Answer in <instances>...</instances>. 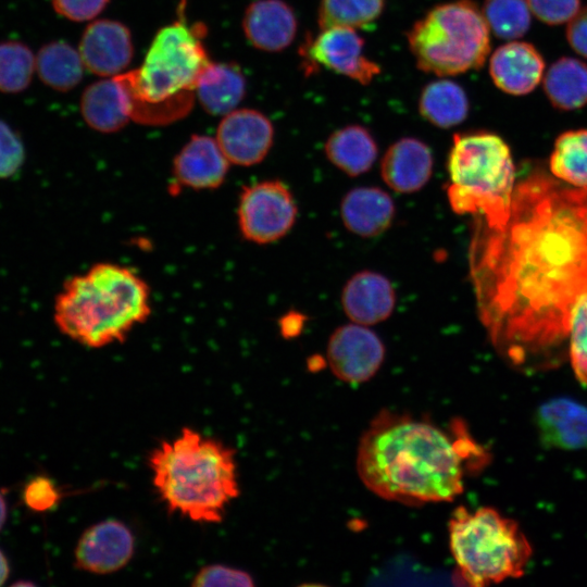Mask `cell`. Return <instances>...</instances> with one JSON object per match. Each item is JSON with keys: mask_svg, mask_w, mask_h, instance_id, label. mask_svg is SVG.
I'll use <instances>...</instances> for the list:
<instances>
[{"mask_svg": "<svg viewBox=\"0 0 587 587\" xmlns=\"http://www.w3.org/2000/svg\"><path fill=\"white\" fill-rule=\"evenodd\" d=\"M36 72V55L18 40L0 41V92L18 93L27 89Z\"/></svg>", "mask_w": 587, "mask_h": 587, "instance_id": "cell-30", "label": "cell"}, {"mask_svg": "<svg viewBox=\"0 0 587 587\" xmlns=\"http://www.w3.org/2000/svg\"><path fill=\"white\" fill-rule=\"evenodd\" d=\"M78 51L89 72L102 77L116 76L133 59L130 32L117 21H95L85 28Z\"/></svg>", "mask_w": 587, "mask_h": 587, "instance_id": "cell-14", "label": "cell"}, {"mask_svg": "<svg viewBox=\"0 0 587 587\" xmlns=\"http://www.w3.org/2000/svg\"><path fill=\"white\" fill-rule=\"evenodd\" d=\"M417 108L421 116L432 125L450 128L467 117L470 102L465 90L459 84L441 77L424 86Z\"/></svg>", "mask_w": 587, "mask_h": 587, "instance_id": "cell-25", "label": "cell"}, {"mask_svg": "<svg viewBox=\"0 0 587 587\" xmlns=\"http://www.w3.org/2000/svg\"><path fill=\"white\" fill-rule=\"evenodd\" d=\"M447 190L458 214L480 213L486 227L500 230L510 216L515 168L511 150L497 134L475 130L453 136Z\"/></svg>", "mask_w": 587, "mask_h": 587, "instance_id": "cell-6", "label": "cell"}, {"mask_svg": "<svg viewBox=\"0 0 587 587\" xmlns=\"http://www.w3.org/2000/svg\"><path fill=\"white\" fill-rule=\"evenodd\" d=\"M8 515V505L3 491L0 489V532L3 528Z\"/></svg>", "mask_w": 587, "mask_h": 587, "instance_id": "cell-40", "label": "cell"}, {"mask_svg": "<svg viewBox=\"0 0 587 587\" xmlns=\"http://www.w3.org/2000/svg\"><path fill=\"white\" fill-rule=\"evenodd\" d=\"M84 121L92 129L110 134L130 120L124 90L115 76L89 85L80 98Z\"/></svg>", "mask_w": 587, "mask_h": 587, "instance_id": "cell-22", "label": "cell"}, {"mask_svg": "<svg viewBox=\"0 0 587 587\" xmlns=\"http://www.w3.org/2000/svg\"><path fill=\"white\" fill-rule=\"evenodd\" d=\"M385 0H320L317 24L329 27L363 28L383 14Z\"/></svg>", "mask_w": 587, "mask_h": 587, "instance_id": "cell-29", "label": "cell"}, {"mask_svg": "<svg viewBox=\"0 0 587 587\" xmlns=\"http://www.w3.org/2000/svg\"><path fill=\"white\" fill-rule=\"evenodd\" d=\"M390 196L377 187H358L342 198L340 215L345 227L361 237H375L389 228L395 217Z\"/></svg>", "mask_w": 587, "mask_h": 587, "instance_id": "cell-21", "label": "cell"}, {"mask_svg": "<svg viewBox=\"0 0 587 587\" xmlns=\"http://www.w3.org/2000/svg\"><path fill=\"white\" fill-rule=\"evenodd\" d=\"M25 161V147L20 135L0 120V179L14 176Z\"/></svg>", "mask_w": 587, "mask_h": 587, "instance_id": "cell-35", "label": "cell"}, {"mask_svg": "<svg viewBox=\"0 0 587 587\" xmlns=\"http://www.w3.org/2000/svg\"><path fill=\"white\" fill-rule=\"evenodd\" d=\"M482 11L490 32L498 38L514 40L530 27L527 0H485Z\"/></svg>", "mask_w": 587, "mask_h": 587, "instance_id": "cell-31", "label": "cell"}, {"mask_svg": "<svg viewBox=\"0 0 587 587\" xmlns=\"http://www.w3.org/2000/svg\"><path fill=\"white\" fill-rule=\"evenodd\" d=\"M229 164L215 138L193 135L176 154L173 176L182 187L212 190L225 182Z\"/></svg>", "mask_w": 587, "mask_h": 587, "instance_id": "cell-16", "label": "cell"}, {"mask_svg": "<svg viewBox=\"0 0 587 587\" xmlns=\"http://www.w3.org/2000/svg\"><path fill=\"white\" fill-rule=\"evenodd\" d=\"M215 139L230 164L251 166L263 161L271 150L274 127L260 111L235 109L220 122Z\"/></svg>", "mask_w": 587, "mask_h": 587, "instance_id": "cell-13", "label": "cell"}, {"mask_svg": "<svg viewBox=\"0 0 587 587\" xmlns=\"http://www.w3.org/2000/svg\"><path fill=\"white\" fill-rule=\"evenodd\" d=\"M193 587H252L253 577L247 571L225 564H209L192 577Z\"/></svg>", "mask_w": 587, "mask_h": 587, "instance_id": "cell-33", "label": "cell"}, {"mask_svg": "<svg viewBox=\"0 0 587 587\" xmlns=\"http://www.w3.org/2000/svg\"><path fill=\"white\" fill-rule=\"evenodd\" d=\"M238 227L241 236L257 245L285 237L297 217V205L289 188L268 179L245 187L238 201Z\"/></svg>", "mask_w": 587, "mask_h": 587, "instance_id": "cell-9", "label": "cell"}, {"mask_svg": "<svg viewBox=\"0 0 587 587\" xmlns=\"http://www.w3.org/2000/svg\"><path fill=\"white\" fill-rule=\"evenodd\" d=\"M405 36L416 66L440 77L477 70L490 52V29L473 0L433 7Z\"/></svg>", "mask_w": 587, "mask_h": 587, "instance_id": "cell-8", "label": "cell"}, {"mask_svg": "<svg viewBox=\"0 0 587 587\" xmlns=\"http://www.w3.org/2000/svg\"><path fill=\"white\" fill-rule=\"evenodd\" d=\"M246 93V79L240 68L230 63L210 62L201 73L196 97L213 115H225L239 104Z\"/></svg>", "mask_w": 587, "mask_h": 587, "instance_id": "cell-23", "label": "cell"}, {"mask_svg": "<svg viewBox=\"0 0 587 587\" xmlns=\"http://www.w3.org/2000/svg\"><path fill=\"white\" fill-rule=\"evenodd\" d=\"M299 55L307 76L326 68L369 85L380 74L379 64L366 57L364 39L354 28H323L315 37L308 34Z\"/></svg>", "mask_w": 587, "mask_h": 587, "instance_id": "cell-10", "label": "cell"}, {"mask_svg": "<svg viewBox=\"0 0 587 587\" xmlns=\"http://www.w3.org/2000/svg\"><path fill=\"white\" fill-rule=\"evenodd\" d=\"M536 426L544 444L575 450L587 447V407L570 398H554L541 404Z\"/></svg>", "mask_w": 587, "mask_h": 587, "instance_id": "cell-20", "label": "cell"}, {"mask_svg": "<svg viewBox=\"0 0 587 587\" xmlns=\"http://www.w3.org/2000/svg\"><path fill=\"white\" fill-rule=\"evenodd\" d=\"M472 267L498 352L525 373L559 366L587 297V187L530 173L514 187L505 226L475 239Z\"/></svg>", "mask_w": 587, "mask_h": 587, "instance_id": "cell-1", "label": "cell"}, {"mask_svg": "<svg viewBox=\"0 0 587 587\" xmlns=\"http://www.w3.org/2000/svg\"><path fill=\"white\" fill-rule=\"evenodd\" d=\"M184 5L154 36L140 67L115 76L130 120L164 126L185 117L193 105L197 82L211 62L203 43L205 26L188 25Z\"/></svg>", "mask_w": 587, "mask_h": 587, "instance_id": "cell-4", "label": "cell"}, {"mask_svg": "<svg viewBox=\"0 0 587 587\" xmlns=\"http://www.w3.org/2000/svg\"><path fill=\"white\" fill-rule=\"evenodd\" d=\"M542 85L555 109H580L587 104V64L576 58L562 57L547 70Z\"/></svg>", "mask_w": 587, "mask_h": 587, "instance_id": "cell-26", "label": "cell"}, {"mask_svg": "<svg viewBox=\"0 0 587 587\" xmlns=\"http://www.w3.org/2000/svg\"><path fill=\"white\" fill-rule=\"evenodd\" d=\"M242 29L257 49L278 52L296 38L298 21L294 9L284 0H255L245 11Z\"/></svg>", "mask_w": 587, "mask_h": 587, "instance_id": "cell-17", "label": "cell"}, {"mask_svg": "<svg viewBox=\"0 0 587 587\" xmlns=\"http://www.w3.org/2000/svg\"><path fill=\"white\" fill-rule=\"evenodd\" d=\"M326 158L349 176L367 172L376 161L377 143L367 128L347 125L329 135L324 145Z\"/></svg>", "mask_w": 587, "mask_h": 587, "instance_id": "cell-24", "label": "cell"}, {"mask_svg": "<svg viewBox=\"0 0 587 587\" xmlns=\"http://www.w3.org/2000/svg\"><path fill=\"white\" fill-rule=\"evenodd\" d=\"M78 49L64 41L45 43L36 54V72L53 90L66 92L76 87L84 72Z\"/></svg>", "mask_w": 587, "mask_h": 587, "instance_id": "cell-27", "label": "cell"}, {"mask_svg": "<svg viewBox=\"0 0 587 587\" xmlns=\"http://www.w3.org/2000/svg\"><path fill=\"white\" fill-rule=\"evenodd\" d=\"M62 491L50 477H33L23 488L25 505L34 512L42 513L54 509L62 499Z\"/></svg>", "mask_w": 587, "mask_h": 587, "instance_id": "cell-34", "label": "cell"}, {"mask_svg": "<svg viewBox=\"0 0 587 587\" xmlns=\"http://www.w3.org/2000/svg\"><path fill=\"white\" fill-rule=\"evenodd\" d=\"M346 315L357 324L374 325L387 320L396 304L395 289L387 277L361 271L349 278L341 292Z\"/></svg>", "mask_w": 587, "mask_h": 587, "instance_id": "cell-18", "label": "cell"}, {"mask_svg": "<svg viewBox=\"0 0 587 587\" xmlns=\"http://www.w3.org/2000/svg\"><path fill=\"white\" fill-rule=\"evenodd\" d=\"M148 467L166 511L195 523H221L240 496L235 449L188 426L151 450Z\"/></svg>", "mask_w": 587, "mask_h": 587, "instance_id": "cell-3", "label": "cell"}, {"mask_svg": "<svg viewBox=\"0 0 587 587\" xmlns=\"http://www.w3.org/2000/svg\"><path fill=\"white\" fill-rule=\"evenodd\" d=\"M530 12L542 23L561 25L580 10V0H527Z\"/></svg>", "mask_w": 587, "mask_h": 587, "instance_id": "cell-36", "label": "cell"}, {"mask_svg": "<svg viewBox=\"0 0 587 587\" xmlns=\"http://www.w3.org/2000/svg\"><path fill=\"white\" fill-rule=\"evenodd\" d=\"M385 358L380 338L365 325L338 327L327 344V361L332 372L347 383H363L379 370Z\"/></svg>", "mask_w": 587, "mask_h": 587, "instance_id": "cell-12", "label": "cell"}, {"mask_svg": "<svg viewBox=\"0 0 587 587\" xmlns=\"http://www.w3.org/2000/svg\"><path fill=\"white\" fill-rule=\"evenodd\" d=\"M433 165V152L425 142L417 138L403 137L386 150L380 162V175L392 190L411 193L427 184Z\"/></svg>", "mask_w": 587, "mask_h": 587, "instance_id": "cell-19", "label": "cell"}, {"mask_svg": "<svg viewBox=\"0 0 587 587\" xmlns=\"http://www.w3.org/2000/svg\"><path fill=\"white\" fill-rule=\"evenodd\" d=\"M135 549L136 537L129 526L105 519L82 533L74 549V565L95 575L113 574L128 565Z\"/></svg>", "mask_w": 587, "mask_h": 587, "instance_id": "cell-11", "label": "cell"}, {"mask_svg": "<svg viewBox=\"0 0 587 587\" xmlns=\"http://www.w3.org/2000/svg\"><path fill=\"white\" fill-rule=\"evenodd\" d=\"M10 574V565L9 561L3 553V551L0 549V586H2L5 580L8 579Z\"/></svg>", "mask_w": 587, "mask_h": 587, "instance_id": "cell-39", "label": "cell"}, {"mask_svg": "<svg viewBox=\"0 0 587 587\" xmlns=\"http://www.w3.org/2000/svg\"><path fill=\"white\" fill-rule=\"evenodd\" d=\"M452 557L463 580L474 587L519 578L533 550L519 524L492 508H457L448 524Z\"/></svg>", "mask_w": 587, "mask_h": 587, "instance_id": "cell-7", "label": "cell"}, {"mask_svg": "<svg viewBox=\"0 0 587 587\" xmlns=\"http://www.w3.org/2000/svg\"><path fill=\"white\" fill-rule=\"evenodd\" d=\"M484 450L464 433L383 411L362 435L357 469L377 496L410 505L452 501L464 488L465 463L482 465Z\"/></svg>", "mask_w": 587, "mask_h": 587, "instance_id": "cell-2", "label": "cell"}, {"mask_svg": "<svg viewBox=\"0 0 587 587\" xmlns=\"http://www.w3.org/2000/svg\"><path fill=\"white\" fill-rule=\"evenodd\" d=\"M569 358L576 378L587 385V297L578 303L573 316Z\"/></svg>", "mask_w": 587, "mask_h": 587, "instance_id": "cell-32", "label": "cell"}, {"mask_svg": "<svg viewBox=\"0 0 587 587\" xmlns=\"http://www.w3.org/2000/svg\"><path fill=\"white\" fill-rule=\"evenodd\" d=\"M551 173L575 187H587V129L562 133L550 155Z\"/></svg>", "mask_w": 587, "mask_h": 587, "instance_id": "cell-28", "label": "cell"}, {"mask_svg": "<svg viewBox=\"0 0 587 587\" xmlns=\"http://www.w3.org/2000/svg\"><path fill=\"white\" fill-rule=\"evenodd\" d=\"M109 0H51L54 11L72 22L95 18L107 7Z\"/></svg>", "mask_w": 587, "mask_h": 587, "instance_id": "cell-37", "label": "cell"}, {"mask_svg": "<svg viewBox=\"0 0 587 587\" xmlns=\"http://www.w3.org/2000/svg\"><path fill=\"white\" fill-rule=\"evenodd\" d=\"M565 36L571 48L587 59V8H580L576 15L567 22Z\"/></svg>", "mask_w": 587, "mask_h": 587, "instance_id": "cell-38", "label": "cell"}, {"mask_svg": "<svg viewBox=\"0 0 587 587\" xmlns=\"http://www.w3.org/2000/svg\"><path fill=\"white\" fill-rule=\"evenodd\" d=\"M545 60L535 46L511 40L489 60V75L498 89L512 96L532 92L545 75Z\"/></svg>", "mask_w": 587, "mask_h": 587, "instance_id": "cell-15", "label": "cell"}, {"mask_svg": "<svg viewBox=\"0 0 587 587\" xmlns=\"http://www.w3.org/2000/svg\"><path fill=\"white\" fill-rule=\"evenodd\" d=\"M150 314L146 280L135 270L112 262H99L67 279L53 307L58 329L91 349L124 342Z\"/></svg>", "mask_w": 587, "mask_h": 587, "instance_id": "cell-5", "label": "cell"}]
</instances>
